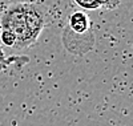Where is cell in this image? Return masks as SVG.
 <instances>
[{"instance_id": "5", "label": "cell", "mask_w": 133, "mask_h": 126, "mask_svg": "<svg viewBox=\"0 0 133 126\" xmlns=\"http://www.w3.org/2000/svg\"><path fill=\"white\" fill-rule=\"evenodd\" d=\"M73 2L79 5L80 8H83L84 11H93V9H98V5L96 4L95 0H73Z\"/></svg>"}, {"instance_id": "4", "label": "cell", "mask_w": 133, "mask_h": 126, "mask_svg": "<svg viewBox=\"0 0 133 126\" xmlns=\"http://www.w3.org/2000/svg\"><path fill=\"white\" fill-rule=\"evenodd\" d=\"M98 8L104 9H115L121 4V0H95Z\"/></svg>"}, {"instance_id": "1", "label": "cell", "mask_w": 133, "mask_h": 126, "mask_svg": "<svg viewBox=\"0 0 133 126\" xmlns=\"http://www.w3.org/2000/svg\"><path fill=\"white\" fill-rule=\"evenodd\" d=\"M0 29L8 31L15 36V49L17 51H23L37 41L28 25L27 3H14L7 5L0 15Z\"/></svg>"}, {"instance_id": "2", "label": "cell", "mask_w": 133, "mask_h": 126, "mask_svg": "<svg viewBox=\"0 0 133 126\" xmlns=\"http://www.w3.org/2000/svg\"><path fill=\"white\" fill-rule=\"evenodd\" d=\"M66 31L72 35H89L92 33V23L85 11H75L68 19Z\"/></svg>"}, {"instance_id": "3", "label": "cell", "mask_w": 133, "mask_h": 126, "mask_svg": "<svg viewBox=\"0 0 133 126\" xmlns=\"http://www.w3.org/2000/svg\"><path fill=\"white\" fill-rule=\"evenodd\" d=\"M29 57L27 56H7L4 53V49L0 44V72H5L9 66L16 65L17 68L28 64Z\"/></svg>"}]
</instances>
